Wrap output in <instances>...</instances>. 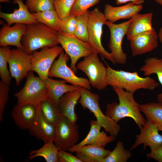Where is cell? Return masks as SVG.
<instances>
[{
    "label": "cell",
    "instance_id": "5bb4252c",
    "mask_svg": "<svg viewBox=\"0 0 162 162\" xmlns=\"http://www.w3.org/2000/svg\"><path fill=\"white\" fill-rule=\"evenodd\" d=\"M140 130V134L136 135V140L130 148V150L142 144H143V150L148 146L151 152L162 147V135L159 134L157 127L149 121L147 119L145 125Z\"/></svg>",
    "mask_w": 162,
    "mask_h": 162
},
{
    "label": "cell",
    "instance_id": "83f0119b",
    "mask_svg": "<svg viewBox=\"0 0 162 162\" xmlns=\"http://www.w3.org/2000/svg\"><path fill=\"white\" fill-rule=\"evenodd\" d=\"M39 106L45 118L55 125L63 116L61 112L58 103L49 97L42 102Z\"/></svg>",
    "mask_w": 162,
    "mask_h": 162
},
{
    "label": "cell",
    "instance_id": "d590c367",
    "mask_svg": "<svg viewBox=\"0 0 162 162\" xmlns=\"http://www.w3.org/2000/svg\"><path fill=\"white\" fill-rule=\"evenodd\" d=\"M76 24V16L70 13L61 20L58 32L66 34H74Z\"/></svg>",
    "mask_w": 162,
    "mask_h": 162
},
{
    "label": "cell",
    "instance_id": "30bf717a",
    "mask_svg": "<svg viewBox=\"0 0 162 162\" xmlns=\"http://www.w3.org/2000/svg\"><path fill=\"white\" fill-rule=\"evenodd\" d=\"M130 22V19L118 24L107 22L106 25L110 33L108 46L111 51L114 64H125L126 62L127 55L124 52L122 45L123 38L126 35Z\"/></svg>",
    "mask_w": 162,
    "mask_h": 162
},
{
    "label": "cell",
    "instance_id": "b9f144b4",
    "mask_svg": "<svg viewBox=\"0 0 162 162\" xmlns=\"http://www.w3.org/2000/svg\"><path fill=\"white\" fill-rule=\"evenodd\" d=\"M76 156L82 162H93L92 159L84 154L78 152H76Z\"/></svg>",
    "mask_w": 162,
    "mask_h": 162
},
{
    "label": "cell",
    "instance_id": "2e32d148",
    "mask_svg": "<svg viewBox=\"0 0 162 162\" xmlns=\"http://www.w3.org/2000/svg\"><path fill=\"white\" fill-rule=\"evenodd\" d=\"M90 128L86 136L82 141L72 147L68 149L73 153L74 150L87 145H95L105 147L108 143L114 141L115 137L107 135V132L100 131L101 127L98 121L92 120L90 122Z\"/></svg>",
    "mask_w": 162,
    "mask_h": 162
},
{
    "label": "cell",
    "instance_id": "ba28073f",
    "mask_svg": "<svg viewBox=\"0 0 162 162\" xmlns=\"http://www.w3.org/2000/svg\"><path fill=\"white\" fill-rule=\"evenodd\" d=\"M58 41L70 57V68L75 74L77 70L76 64L78 60L80 58L95 53L88 42L80 40L74 34H66L58 32Z\"/></svg>",
    "mask_w": 162,
    "mask_h": 162
},
{
    "label": "cell",
    "instance_id": "60d3db41",
    "mask_svg": "<svg viewBox=\"0 0 162 162\" xmlns=\"http://www.w3.org/2000/svg\"><path fill=\"white\" fill-rule=\"evenodd\" d=\"M144 0H116V4L119 5L128 2H132L136 4H141L144 2Z\"/></svg>",
    "mask_w": 162,
    "mask_h": 162
},
{
    "label": "cell",
    "instance_id": "7402d4cb",
    "mask_svg": "<svg viewBox=\"0 0 162 162\" xmlns=\"http://www.w3.org/2000/svg\"><path fill=\"white\" fill-rule=\"evenodd\" d=\"M153 12L140 14L133 16L126 34L127 38L130 40L137 35L149 31L153 28L152 20Z\"/></svg>",
    "mask_w": 162,
    "mask_h": 162
},
{
    "label": "cell",
    "instance_id": "836d02e7",
    "mask_svg": "<svg viewBox=\"0 0 162 162\" xmlns=\"http://www.w3.org/2000/svg\"><path fill=\"white\" fill-rule=\"evenodd\" d=\"M54 2V0H26L25 4L33 13L49 10H55Z\"/></svg>",
    "mask_w": 162,
    "mask_h": 162
},
{
    "label": "cell",
    "instance_id": "74e56055",
    "mask_svg": "<svg viewBox=\"0 0 162 162\" xmlns=\"http://www.w3.org/2000/svg\"><path fill=\"white\" fill-rule=\"evenodd\" d=\"M9 85L1 80L0 81V122L3 119V115L9 98Z\"/></svg>",
    "mask_w": 162,
    "mask_h": 162
},
{
    "label": "cell",
    "instance_id": "ab89813d",
    "mask_svg": "<svg viewBox=\"0 0 162 162\" xmlns=\"http://www.w3.org/2000/svg\"><path fill=\"white\" fill-rule=\"evenodd\" d=\"M148 158L154 159L158 162H162V147L148 153Z\"/></svg>",
    "mask_w": 162,
    "mask_h": 162
},
{
    "label": "cell",
    "instance_id": "8d00e7d4",
    "mask_svg": "<svg viewBox=\"0 0 162 162\" xmlns=\"http://www.w3.org/2000/svg\"><path fill=\"white\" fill-rule=\"evenodd\" d=\"M99 0H75L70 13L76 16L81 14L99 2Z\"/></svg>",
    "mask_w": 162,
    "mask_h": 162
},
{
    "label": "cell",
    "instance_id": "4fadbf2b",
    "mask_svg": "<svg viewBox=\"0 0 162 162\" xmlns=\"http://www.w3.org/2000/svg\"><path fill=\"white\" fill-rule=\"evenodd\" d=\"M32 55L27 54L22 49L11 50L8 63L11 76L15 79L17 86L32 70Z\"/></svg>",
    "mask_w": 162,
    "mask_h": 162
},
{
    "label": "cell",
    "instance_id": "52a82bcc",
    "mask_svg": "<svg viewBox=\"0 0 162 162\" xmlns=\"http://www.w3.org/2000/svg\"><path fill=\"white\" fill-rule=\"evenodd\" d=\"M76 68L86 75L93 87L99 91L106 88L107 86V68L100 60L98 54L93 53L84 57L77 65Z\"/></svg>",
    "mask_w": 162,
    "mask_h": 162
},
{
    "label": "cell",
    "instance_id": "6da1fadb",
    "mask_svg": "<svg viewBox=\"0 0 162 162\" xmlns=\"http://www.w3.org/2000/svg\"><path fill=\"white\" fill-rule=\"evenodd\" d=\"M112 87L118 96L119 103L108 104L106 107L105 115L117 124L122 119L130 118L140 129L141 128L145 125L146 120L141 113L140 105L135 100L134 93L118 87Z\"/></svg>",
    "mask_w": 162,
    "mask_h": 162
},
{
    "label": "cell",
    "instance_id": "f546056e",
    "mask_svg": "<svg viewBox=\"0 0 162 162\" xmlns=\"http://www.w3.org/2000/svg\"><path fill=\"white\" fill-rule=\"evenodd\" d=\"M32 14L39 22L58 31L61 20L55 10H49Z\"/></svg>",
    "mask_w": 162,
    "mask_h": 162
},
{
    "label": "cell",
    "instance_id": "4dcf8cb0",
    "mask_svg": "<svg viewBox=\"0 0 162 162\" xmlns=\"http://www.w3.org/2000/svg\"><path fill=\"white\" fill-rule=\"evenodd\" d=\"M132 155L130 151L125 149L123 142L119 141L113 150L102 162H126Z\"/></svg>",
    "mask_w": 162,
    "mask_h": 162
},
{
    "label": "cell",
    "instance_id": "484cf974",
    "mask_svg": "<svg viewBox=\"0 0 162 162\" xmlns=\"http://www.w3.org/2000/svg\"><path fill=\"white\" fill-rule=\"evenodd\" d=\"M59 150L52 139L45 143L40 148L30 151L26 161H30L36 158L41 157L46 162H58V154Z\"/></svg>",
    "mask_w": 162,
    "mask_h": 162
},
{
    "label": "cell",
    "instance_id": "ee69618b",
    "mask_svg": "<svg viewBox=\"0 0 162 162\" xmlns=\"http://www.w3.org/2000/svg\"><path fill=\"white\" fill-rule=\"evenodd\" d=\"M155 2L160 5H162V0H154Z\"/></svg>",
    "mask_w": 162,
    "mask_h": 162
},
{
    "label": "cell",
    "instance_id": "277c9868",
    "mask_svg": "<svg viewBox=\"0 0 162 162\" xmlns=\"http://www.w3.org/2000/svg\"><path fill=\"white\" fill-rule=\"evenodd\" d=\"M79 90L81 97L79 103L83 108L87 109L93 113L99 124L106 132L116 138L120 132V126L102 111L99 104V95L80 86Z\"/></svg>",
    "mask_w": 162,
    "mask_h": 162
},
{
    "label": "cell",
    "instance_id": "9c48e42d",
    "mask_svg": "<svg viewBox=\"0 0 162 162\" xmlns=\"http://www.w3.org/2000/svg\"><path fill=\"white\" fill-rule=\"evenodd\" d=\"M79 139L78 125L63 116L55 125L53 139L55 144L59 150L66 151L76 145Z\"/></svg>",
    "mask_w": 162,
    "mask_h": 162
},
{
    "label": "cell",
    "instance_id": "f6af8a7d",
    "mask_svg": "<svg viewBox=\"0 0 162 162\" xmlns=\"http://www.w3.org/2000/svg\"><path fill=\"white\" fill-rule=\"evenodd\" d=\"M1 2H10V0H0Z\"/></svg>",
    "mask_w": 162,
    "mask_h": 162
},
{
    "label": "cell",
    "instance_id": "9a60e30c",
    "mask_svg": "<svg viewBox=\"0 0 162 162\" xmlns=\"http://www.w3.org/2000/svg\"><path fill=\"white\" fill-rule=\"evenodd\" d=\"M158 35L154 28L136 36L131 40L130 46L133 57L152 51L158 46Z\"/></svg>",
    "mask_w": 162,
    "mask_h": 162
},
{
    "label": "cell",
    "instance_id": "5b68a950",
    "mask_svg": "<svg viewBox=\"0 0 162 162\" xmlns=\"http://www.w3.org/2000/svg\"><path fill=\"white\" fill-rule=\"evenodd\" d=\"M26 76L23 88L14 95L17 99V104H31L39 106L49 97L44 81L39 76H34L32 70Z\"/></svg>",
    "mask_w": 162,
    "mask_h": 162
},
{
    "label": "cell",
    "instance_id": "d6986e66",
    "mask_svg": "<svg viewBox=\"0 0 162 162\" xmlns=\"http://www.w3.org/2000/svg\"><path fill=\"white\" fill-rule=\"evenodd\" d=\"M143 8L142 4H136L131 2L118 7L106 4L104 6V14L108 22L113 23L120 19H130Z\"/></svg>",
    "mask_w": 162,
    "mask_h": 162
},
{
    "label": "cell",
    "instance_id": "d6a6232c",
    "mask_svg": "<svg viewBox=\"0 0 162 162\" xmlns=\"http://www.w3.org/2000/svg\"><path fill=\"white\" fill-rule=\"evenodd\" d=\"M89 11L76 16L77 24L74 35L85 42L88 41V25Z\"/></svg>",
    "mask_w": 162,
    "mask_h": 162
},
{
    "label": "cell",
    "instance_id": "e575fe53",
    "mask_svg": "<svg viewBox=\"0 0 162 162\" xmlns=\"http://www.w3.org/2000/svg\"><path fill=\"white\" fill-rule=\"evenodd\" d=\"M75 0H54L55 10L62 20L69 14Z\"/></svg>",
    "mask_w": 162,
    "mask_h": 162
},
{
    "label": "cell",
    "instance_id": "8fae6325",
    "mask_svg": "<svg viewBox=\"0 0 162 162\" xmlns=\"http://www.w3.org/2000/svg\"><path fill=\"white\" fill-rule=\"evenodd\" d=\"M63 50L60 46L46 47L32 54L31 70L36 72L44 81L48 77L49 72L56 58Z\"/></svg>",
    "mask_w": 162,
    "mask_h": 162
},
{
    "label": "cell",
    "instance_id": "ffe728a7",
    "mask_svg": "<svg viewBox=\"0 0 162 162\" xmlns=\"http://www.w3.org/2000/svg\"><path fill=\"white\" fill-rule=\"evenodd\" d=\"M26 25L15 23L12 26L4 23L0 30V46H14L23 49L21 39L25 34Z\"/></svg>",
    "mask_w": 162,
    "mask_h": 162
},
{
    "label": "cell",
    "instance_id": "4316f807",
    "mask_svg": "<svg viewBox=\"0 0 162 162\" xmlns=\"http://www.w3.org/2000/svg\"><path fill=\"white\" fill-rule=\"evenodd\" d=\"M143 73V75L149 76L156 74L160 83L162 86V58L157 57H148L144 61V64L139 69ZM158 102H162V92L157 95Z\"/></svg>",
    "mask_w": 162,
    "mask_h": 162
},
{
    "label": "cell",
    "instance_id": "f1b7e54d",
    "mask_svg": "<svg viewBox=\"0 0 162 162\" xmlns=\"http://www.w3.org/2000/svg\"><path fill=\"white\" fill-rule=\"evenodd\" d=\"M77 152L86 155L92 159L93 162H102L111 151L103 147L87 145L75 149L73 152Z\"/></svg>",
    "mask_w": 162,
    "mask_h": 162
},
{
    "label": "cell",
    "instance_id": "f35d334b",
    "mask_svg": "<svg viewBox=\"0 0 162 162\" xmlns=\"http://www.w3.org/2000/svg\"><path fill=\"white\" fill-rule=\"evenodd\" d=\"M58 156V162H82L76 156L63 150H59Z\"/></svg>",
    "mask_w": 162,
    "mask_h": 162
},
{
    "label": "cell",
    "instance_id": "7c38bea8",
    "mask_svg": "<svg viewBox=\"0 0 162 162\" xmlns=\"http://www.w3.org/2000/svg\"><path fill=\"white\" fill-rule=\"evenodd\" d=\"M69 60V56L63 50L58 59L53 63L49 72L48 76L61 78L72 85L90 90L91 87L89 80L75 75L73 70L67 65V63Z\"/></svg>",
    "mask_w": 162,
    "mask_h": 162
},
{
    "label": "cell",
    "instance_id": "d4e9b609",
    "mask_svg": "<svg viewBox=\"0 0 162 162\" xmlns=\"http://www.w3.org/2000/svg\"><path fill=\"white\" fill-rule=\"evenodd\" d=\"M140 111L147 119L162 131V102H150L140 105Z\"/></svg>",
    "mask_w": 162,
    "mask_h": 162
},
{
    "label": "cell",
    "instance_id": "7bdbcfd3",
    "mask_svg": "<svg viewBox=\"0 0 162 162\" xmlns=\"http://www.w3.org/2000/svg\"><path fill=\"white\" fill-rule=\"evenodd\" d=\"M158 35L159 40L162 44V27L160 28Z\"/></svg>",
    "mask_w": 162,
    "mask_h": 162
},
{
    "label": "cell",
    "instance_id": "1f68e13d",
    "mask_svg": "<svg viewBox=\"0 0 162 162\" xmlns=\"http://www.w3.org/2000/svg\"><path fill=\"white\" fill-rule=\"evenodd\" d=\"M11 50L9 46L0 48V77L1 81L10 85L11 77L7 68Z\"/></svg>",
    "mask_w": 162,
    "mask_h": 162
},
{
    "label": "cell",
    "instance_id": "7a4b0ae2",
    "mask_svg": "<svg viewBox=\"0 0 162 162\" xmlns=\"http://www.w3.org/2000/svg\"><path fill=\"white\" fill-rule=\"evenodd\" d=\"M58 35V31L42 23L27 25L21 43L24 51L32 55L39 49L57 46Z\"/></svg>",
    "mask_w": 162,
    "mask_h": 162
},
{
    "label": "cell",
    "instance_id": "603a6c76",
    "mask_svg": "<svg viewBox=\"0 0 162 162\" xmlns=\"http://www.w3.org/2000/svg\"><path fill=\"white\" fill-rule=\"evenodd\" d=\"M81 97L79 89L67 92L60 98L58 104L62 116L67 118L71 122L76 123L78 117L75 112V107Z\"/></svg>",
    "mask_w": 162,
    "mask_h": 162
},
{
    "label": "cell",
    "instance_id": "cb8c5ba5",
    "mask_svg": "<svg viewBox=\"0 0 162 162\" xmlns=\"http://www.w3.org/2000/svg\"><path fill=\"white\" fill-rule=\"evenodd\" d=\"M49 97L58 103L60 98L66 93L79 89L80 86L66 84L65 80H57L48 77L44 81Z\"/></svg>",
    "mask_w": 162,
    "mask_h": 162
},
{
    "label": "cell",
    "instance_id": "44dd1931",
    "mask_svg": "<svg viewBox=\"0 0 162 162\" xmlns=\"http://www.w3.org/2000/svg\"><path fill=\"white\" fill-rule=\"evenodd\" d=\"M14 4H17L18 8L15 9L11 13L1 11L0 17L10 26L14 23H22L26 25L39 22L32 14L28 10L22 0H13Z\"/></svg>",
    "mask_w": 162,
    "mask_h": 162
},
{
    "label": "cell",
    "instance_id": "3957f363",
    "mask_svg": "<svg viewBox=\"0 0 162 162\" xmlns=\"http://www.w3.org/2000/svg\"><path fill=\"white\" fill-rule=\"evenodd\" d=\"M106 66L107 86L118 87L134 93L136 91L141 89L153 90L160 85L154 79L149 76L141 77L137 72L116 70L107 64Z\"/></svg>",
    "mask_w": 162,
    "mask_h": 162
},
{
    "label": "cell",
    "instance_id": "8992f818",
    "mask_svg": "<svg viewBox=\"0 0 162 162\" xmlns=\"http://www.w3.org/2000/svg\"><path fill=\"white\" fill-rule=\"evenodd\" d=\"M107 22L104 13L98 8H96L89 11L88 42L95 53L114 64L111 53L105 50L101 43L103 26L104 25H106Z\"/></svg>",
    "mask_w": 162,
    "mask_h": 162
},
{
    "label": "cell",
    "instance_id": "ac0fdd59",
    "mask_svg": "<svg viewBox=\"0 0 162 162\" xmlns=\"http://www.w3.org/2000/svg\"><path fill=\"white\" fill-rule=\"evenodd\" d=\"M39 106L31 104L15 105L11 114L16 126L22 130H28L36 116Z\"/></svg>",
    "mask_w": 162,
    "mask_h": 162
},
{
    "label": "cell",
    "instance_id": "e0dca14e",
    "mask_svg": "<svg viewBox=\"0 0 162 162\" xmlns=\"http://www.w3.org/2000/svg\"><path fill=\"white\" fill-rule=\"evenodd\" d=\"M28 130L31 135L45 143L53 139L55 125L45 118L39 106L36 116Z\"/></svg>",
    "mask_w": 162,
    "mask_h": 162
}]
</instances>
